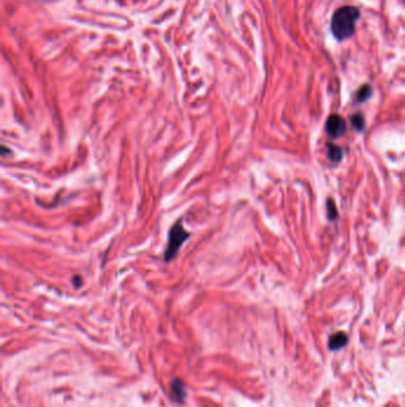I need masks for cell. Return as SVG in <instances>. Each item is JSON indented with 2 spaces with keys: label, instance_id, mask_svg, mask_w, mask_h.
I'll return each instance as SVG.
<instances>
[{
  "label": "cell",
  "instance_id": "obj_4",
  "mask_svg": "<svg viewBox=\"0 0 405 407\" xmlns=\"http://www.w3.org/2000/svg\"><path fill=\"white\" fill-rule=\"evenodd\" d=\"M170 388H171V395L173 400H176L177 403H183V400L187 397V388L183 381L179 379L172 380Z\"/></svg>",
  "mask_w": 405,
  "mask_h": 407
},
{
  "label": "cell",
  "instance_id": "obj_1",
  "mask_svg": "<svg viewBox=\"0 0 405 407\" xmlns=\"http://www.w3.org/2000/svg\"><path fill=\"white\" fill-rule=\"evenodd\" d=\"M359 16L360 12L355 6H342L335 11L332 18V33L339 41H343L354 34Z\"/></svg>",
  "mask_w": 405,
  "mask_h": 407
},
{
  "label": "cell",
  "instance_id": "obj_3",
  "mask_svg": "<svg viewBox=\"0 0 405 407\" xmlns=\"http://www.w3.org/2000/svg\"><path fill=\"white\" fill-rule=\"evenodd\" d=\"M327 132L332 136V137H338V136L342 135L345 131V122L342 118L338 114H332L328 118L326 123Z\"/></svg>",
  "mask_w": 405,
  "mask_h": 407
},
{
  "label": "cell",
  "instance_id": "obj_5",
  "mask_svg": "<svg viewBox=\"0 0 405 407\" xmlns=\"http://www.w3.org/2000/svg\"><path fill=\"white\" fill-rule=\"evenodd\" d=\"M347 343V336L343 333H338L335 334H333L331 338V349H340L342 348Z\"/></svg>",
  "mask_w": 405,
  "mask_h": 407
},
{
  "label": "cell",
  "instance_id": "obj_8",
  "mask_svg": "<svg viewBox=\"0 0 405 407\" xmlns=\"http://www.w3.org/2000/svg\"><path fill=\"white\" fill-rule=\"evenodd\" d=\"M352 124L355 129L359 130V131H361V130L364 129V126H365V119H364V115L360 113L352 115Z\"/></svg>",
  "mask_w": 405,
  "mask_h": 407
},
{
  "label": "cell",
  "instance_id": "obj_2",
  "mask_svg": "<svg viewBox=\"0 0 405 407\" xmlns=\"http://www.w3.org/2000/svg\"><path fill=\"white\" fill-rule=\"evenodd\" d=\"M189 232L184 229L182 221L176 222V223L172 225L169 233V238H168L166 255H164L166 262H170L175 259V256L177 255L181 247L183 245L184 242L189 238Z\"/></svg>",
  "mask_w": 405,
  "mask_h": 407
},
{
  "label": "cell",
  "instance_id": "obj_6",
  "mask_svg": "<svg viewBox=\"0 0 405 407\" xmlns=\"http://www.w3.org/2000/svg\"><path fill=\"white\" fill-rule=\"evenodd\" d=\"M328 155L331 160L338 162V161H340L341 158H342V150H341V148H339V147L334 146V144H329Z\"/></svg>",
  "mask_w": 405,
  "mask_h": 407
},
{
  "label": "cell",
  "instance_id": "obj_9",
  "mask_svg": "<svg viewBox=\"0 0 405 407\" xmlns=\"http://www.w3.org/2000/svg\"><path fill=\"white\" fill-rule=\"evenodd\" d=\"M327 209H328L329 218H331V219H335V218L338 217V210H337V207H335L334 201H333L332 199H329L328 205H327Z\"/></svg>",
  "mask_w": 405,
  "mask_h": 407
},
{
  "label": "cell",
  "instance_id": "obj_7",
  "mask_svg": "<svg viewBox=\"0 0 405 407\" xmlns=\"http://www.w3.org/2000/svg\"><path fill=\"white\" fill-rule=\"evenodd\" d=\"M372 94V88L370 87L369 85L366 86H363L360 89H359V92L357 93V98H358V102H365L370 98V95Z\"/></svg>",
  "mask_w": 405,
  "mask_h": 407
}]
</instances>
